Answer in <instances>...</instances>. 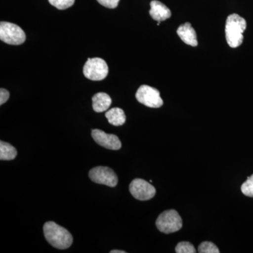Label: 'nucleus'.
<instances>
[{
    "label": "nucleus",
    "mask_w": 253,
    "mask_h": 253,
    "mask_svg": "<svg viewBox=\"0 0 253 253\" xmlns=\"http://www.w3.org/2000/svg\"><path fill=\"white\" fill-rule=\"evenodd\" d=\"M247 23L239 15H229L226 19L225 26L226 40L231 48H236L241 45L244 41L243 33L246 31Z\"/></svg>",
    "instance_id": "obj_2"
},
{
    "label": "nucleus",
    "mask_w": 253,
    "mask_h": 253,
    "mask_svg": "<svg viewBox=\"0 0 253 253\" xmlns=\"http://www.w3.org/2000/svg\"><path fill=\"white\" fill-rule=\"evenodd\" d=\"M9 98V92L6 89L1 88L0 89V105L4 104Z\"/></svg>",
    "instance_id": "obj_20"
},
{
    "label": "nucleus",
    "mask_w": 253,
    "mask_h": 253,
    "mask_svg": "<svg viewBox=\"0 0 253 253\" xmlns=\"http://www.w3.org/2000/svg\"><path fill=\"white\" fill-rule=\"evenodd\" d=\"M178 36L181 41L192 46L198 45L197 36L196 31L191 26V23H185L181 25L176 31Z\"/></svg>",
    "instance_id": "obj_11"
},
{
    "label": "nucleus",
    "mask_w": 253,
    "mask_h": 253,
    "mask_svg": "<svg viewBox=\"0 0 253 253\" xmlns=\"http://www.w3.org/2000/svg\"><path fill=\"white\" fill-rule=\"evenodd\" d=\"M110 124L114 126H121L126 123V116L124 111L120 108H113L105 114Z\"/></svg>",
    "instance_id": "obj_13"
},
{
    "label": "nucleus",
    "mask_w": 253,
    "mask_h": 253,
    "mask_svg": "<svg viewBox=\"0 0 253 253\" xmlns=\"http://www.w3.org/2000/svg\"><path fill=\"white\" fill-rule=\"evenodd\" d=\"M83 73L87 79L91 81H103L108 76L109 66L101 58H89L83 67Z\"/></svg>",
    "instance_id": "obj_5"
},
{
    "label": "nucleus",
    "mask_w": 253,
    "mask_h": 253,
    "mask_svg": "<svg viewBox=\"0 0 253 253\" xmlns=\"http://www.w3.org/2000/svg\"><path fill=\"white\" fill-rule=\"evenodd\" d=\"M49 1L52 6L60 10L68 9L75 3V0H49Z\"/></svg>",
    "instance_id": "obj_17"
},
{
    "label": "nucleus",
    "mask_w": 253,
    "mask_h": 253,
    "mask_svg": "<svg viewBox=\"0 0 253 253\" xmlns=\"http://www.w3.org/2000/svg\"><path fill=\"white\" fill-rule=\"evenodd\" d=\"M100 4L109 9H115L117 7L120 0H96Z\"/></svg>",
    "instance_id": "obj_19"
},
{
    "label": "nucleus",
    "mask_w": 253,
    "mask_h": 253,
    "mask_svg": "<svg viewBox=\"0 0 253 253\" xmlns=\"http://www.w3.org/2000/svg\"><path fill=\"white\" fill-rule=\"evenodd\" d=\"M175 252L176 253H196V251L194 245L189 242L183 241L176 245Z\"/></svg>",
    "instance_id": "obj_16"
},
{
    "label": "nucleus",
    "mask_w": 253,
    "mask_h": 253,
    "mask_svg": "<svg viewBox=\"0 0 253 253\" xmlns=\"http://www.w3.org/2000/svg\"><path fill=\"white\" fill-rule=\"evenodd\" d=\"M150 5H151V9L149 11L150 16L158 22L166 21L172 16V13L169 8L161 1L153 0Z\"/></svg>",
    "instance_id": "obj_10"
},
{
    "label": "nucleus",
    "mask_w": 253,
    "mask_h": 253,
    "mask_svg": "<svg viewBox=\"0 0 253 253\" xmlns=\"http://www.w3.org/2000/svg\"><path fill=\"white\" fill-rule=\"evenodd\" d=\"M112 100L106 93L99 92L94 94L92 97V107L97 113L104 112L109 109Z\"/></svg>",
    "instance_id": "obj_12"
},
{
    "label": "nucleus",
    "mask_w": 253,
    "mask_h": 253,
    "mask_svg": "<svg viewBox=\"0 0 253 253\" xmlns=\"http://www.w3.org/2000/svg\"><path fill=\"white\" fill-rule=\"evenodd\" d=\"M241 191L245 196L253 198V174L242 184Z\"/></svg>",
    "instance_id": "obj_18"
},
{
    "label": "nucleus",
    "mask_w": 253,
    "mask_h": 253,
    "mask_svg": "<svg viewBox=\"0 0 253 253\" xmlns=\"http://www.w3.org/2000/svg\"><path fill=\"white\" fill-rule=\"evenodd\" d=\"M129 191L134 199L139 201H149L156 195L154 186L142 179H134L129 184Z\"/></svg>",
    "instance_id": "obj_8"
},
{
    "label": "nucleus",
    "mask_w": 253,
    "mask_h": 253,
    "mask_svg": "<svg viewBox=\"0 0 253 253\" xmlns=\"http://www.w3.org/2000/svg\"><path fill=\"white\" fill-rule=\"evenodd\" d=\"M17 156V151L9 143L0 141V160L11 161Z\"/></svg>",
    "instance_id": "obj_14"
},
{
    "label": "nucleus",
    "mask_w": 253,
    "mask_h": 253,
    "mask_svg": "<svg viewBox=\"0 0 253 253\" xmlns=\"http://www.w3.org/2000/svg\"><path fill=\"white\" fill-rule=\"evenodd\" d=\"M158 230L164 234H172L180 230L182 219L174 210H168L160 214L156 221Z\"/></svg>",
    "instance_id": "obj_3"
},
{
    "label": "nucleus",
    "mask_w": 253,
    "mask_h": 253,
    "mask_svg": "<svg viewBox=\"0 0 253 253\" xmlns=\"http://www.w3.org/2000/svg\"><path fill=\"white\" fill-rule=\"evenodd\" d=\"M91 180L99 184L115 187L118 184V176L112 169L104 166L92 168L89 172Z\"/></svg>",
    "instance_id": "obj_7"
},
{
    "label": "nucleus",
    "mask_w": 253,
    "mask_h": 253,
    "mask_svg": "<svg viewBox=\"0 0 253 253\" xmlns=\"http://www.w3.org/2000/svg\"><path fill=\"white\" fill-rule=\"evenodd\" d=\"M136 99L141 104L154 109L161 107L163 105L160 91L156 88L146 84L141 85L138 89L136 93Z\"/></svg>",
    "instance_id": "obj_6"
},
{
    "label": "nucleus",
    "mask_w": 253,
    "mask_h": 253,
    "mask_svg": "<svg viewBox=\"0 0 253 253\" xmlns=\"http://www.w3.org/2000/svg\"><path fill=\"white\" fill-rule=\"evenodd\" d=\"M91 136L99 146L110 150H119L122 144L119 138L115 134H106L101 129H95L91 131Z\"/></svg>",
    "instance_id": "obj_9"
},
{
    "label": "nucleus",
    "mask_w": 253,
    "mask_h": 253,
    "mask_svg": "<svg viewBox=\"0 0 253 253\" xmlns=\"http://www.w3.org/2000/svg\"><path fill=\"white\" fill-rule=\"evenodd\" d=\"M200 253H219V249L212 242L205 241L199 246Z\"/></svg>",
    "instance_id": "obj_15"
},
{
    "label": "nucleus",
    "mask_w": 253,
    "mask_h": 253,
    "mask_svg": "<svg viewBox=\"0 0 253 253\" xmlns=\"http://www.w3.org/2000/svg\"><path fill=\"white\" fill-rule=\"evenodd\" d=\"M111 253H126V251H118V250H113L111 251Z\"/></svg>",
    "instance_id": "obj_21"
},
{
    "label": "nucleus",
    "mask_w": 253,
    "mask_h": 253,
    "mask_svg": "<svg viewBox=\"0 0 253 253\" xmlns=\"http://www.w3.org/2000/svg\"><path fill=\"white\" fill-rule=\"evenodd\" d=\"M0 39L6 44L20 45L26 41V33L14 23L1 21L0 23Z\"/></svg>",
    "instance_id": "obj_4"
},
{
    "label": "nucleus",
    "mask_w": 253,
    "mask_h": 253,
    "mask_svg": "<svg viewBox=\"0 0 253 253\" xmlns=\"http://www.w3.org/2000/svg\"><path fill=\"white\" fill-rule=\"evenodd\" d=\"M43 230L46 241L56 249H67L73 244V239L71 233L54 221L46 222L43 226Z\"/></svg>",
    "instance_id": "obj_1"
}]
</instances>
